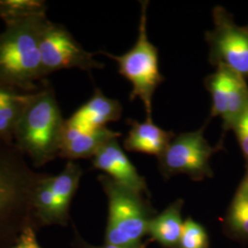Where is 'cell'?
Returning <instances> with one entry per match:
<instances>
[{
  "instance_id": "1",
  "label": "cell",
  "mask_w": 248,
  "mask_h": 248,
  "mask_svg": "<svg viewBox=\"0 0 248 248\" xmlns=\"http://www.w3.org/2000/svg\"><path fill=\"white\" fill-rule=\"evenodd\" d=\"M49 19L32 16L6 24L0 34V87L31 93L45 75L41 61V38Z\"/></svg>"
},
{
  "instance_id": "2",
  "label": "cell",
  "mask_w": 248,
  "mask_h": 248,
  "mask_svg": "<svg viewBox=\"0 0 248 248\" xmlns=\"http://www.w3.org/2000/svg\"><path fill=\"white\" fill-rule=\"evenodd\" d=\"M65 120L49 84L36 90L16 125L13 142L37 166L58 156Z\"/></svg>"
},
{
  "instance_id": "3",
  "label": "cell",
  "mask_w": 248,
  "mask_h": 248,
  "mask_svg": "<svg viewBox=\"0 0 248 248\" xmlns=\"http://www.w3.org/2000/svg\"><path fill=\"white\" fill-rule=\"evenodd\" d=\"M98 179L108 204L106 244L124 248L141 246L142 238L147 235L151 219L155 216L143 195L118 184L107 175Z\"/></svg>"
},
{
  "instance_id": "4",
  "label": "cell",
  "mask_w": 248,
  "mask_h": 248,
  "mask_svg": "<svg viewBox=\"0 0 248 248\" xmlns=\"http://www.w3.org/2000/svg\"><path fill=\"white\" fill-rule=\"evenodd\" d=\"M148 1H142L138 38L132 49L122 55L101 52L118 63L119 73L132 85L130 99L140 98L146 111L147 120L152 121V101L154 93L164 77L159 71L158 52L147 36Z\"/></svg>"
},
{
  "instance_id": "5",
  "label": "cell",
  "mask_w": 248,
  "mask_h": 248,
  "mask_svg": "<svg viewBox=\"0 0 248 248\" xmlns=\"http://www.w3.org/2000/svg\"><path fill=\"white\" fill-rule=\"evenodd\" d=\"M204 128L175 135L158 157L163 176L170 177L183 174L196 181L213 177L210 159L218 148L206 140Z\"/></svg>"
},
{
  "instance_id": "6",
  "label": "cell",
  "mask_w": 248,
  "mask_h": 248,
  "mask_svg": "<svg viewBox=\"0 0 248 248\" xmlns=\"http://www.w3.org/2000/svg\"><path fill=\"white\" fill-rule=\"evenodd\" d=\"M213 27L206 32L210 47L209 61L216 67H225L248 78V34L244 27L234 22L222 7L213 9Z\"/></svg>"
},
{
  "instance_id": "7",
  "label": "cell",
  "mask_w": 248,
  "mask_h": 248,
  "mask_svg": "<svg viewBox=\"0 0 248 248\" xmlns=\"http://www.w3.org/2000/svg\"><path fill=\"white\" fill-rule=\"evenodd\" d=\"M41 61L45 77L53 72L78 68L84 71L104 65L85 50L66 28L48 20L41 38Z\"/></svg>"
},
{
  "instance_id": "8",
  "label": "cell",
  "mask_w": 248,
  "mask_h": 248,
  "mask_svg": "<svg viewBox=\"0 0 248 248\" xmlns=\"http://www.w3.org/2000/svg\"><path fill=\"white\" fill-rule=\"evenodd\" d=\"M205 86L212 97L211 117L222 119L224 131L232 130L248 104L246 78L225 67H216V71L206 78Z\"/></svg>"
},
{
  "instance_id": "9",
  "label": "cell",
  "mask_w": 248,
  "mask_h": 248,
  "mask_svg": "<svg viewBox=\"0 0 248 248\" xmlns=\"http://www.w3.org/2000/svg\"><path fill=\"white\" fill-rule=\"evenodd\" d=\"M21 153L13 142L0 139V213L33 197L41 181L31 179L22 166Z\"/></svg>"
},
{
  "instance_id": "10",
  "label": "cell",
  "mask_w": 248,
  "mask_h": 248,
  "mask_svg": "<svg viewBox=\"0 0 248 248\" xmlns=\"http://www.w3.org/2000/svg\"><path fill=\"white\" fill-rule=\"evenodd\" d=\"M92 165L94 169L103 171L118 184L141 195L148 194L145 179L122 149L118 138L108 141L92 157Z\"/></svg>"
},
{
  "instance_id": "11",
  "label": "cell",
  "mask_w": 248,
  "mask_h": 248,
  "mask_svg": "<svg viewBox=\"0 0 248 248\" xmlns=\"http://www.w3.org/2000/svg\"><path fill=\"white\" fill-rule=\"evenodd\" d=\"M122 112L123 107L117 99L108 98L101 90L96 89L92 97L65 120V124L79 131L93 132L117 122Z\"/></svg>"
},
{
  "instance_id": "12",
  "label": "cell",
  "mask_w": 248,
  "mask_h": 248,
  "mask_svg": "<svg viewBox=\"0 0 248 248\" xmlns=\"http://www.w3.org/2000/svg\"><path fill=\"white\" fill-rule=\"evenodd\" d=\"M121 135L108 127L93 132H83L65 124L58 156L69 161L92 158L105 143Z\"/></svg>"
},
{
  "instance_id": "13",
  "label": "cell",
  "mask_w": 248,
  "mask_h": 248,
  "mask_svg": "<svg viewBox=\"0 0 248 248\" xmlns=\"http://www.w3.org/2000/svg\"><path fill=\"white\" fill-rule=\"evenodd\" d=\"M128 124H130L131 129L124 139V146L130 152L159 157L175 137L172 132L160 128L153 124L152 121L146 120L145 123H139L134 120H129Z\"/></svg>"
},
{
  "instance_id": "14",
  "label": "cell",
  "mask_w": 248,
  "mask_h": 248,
  "mask_svg": "<svg viewBox=\"0 0 248 248\" xmlns=\"http://www.w3.org/2000/svg\"><path fill=\"white\" fill-rule=\"evenodd\" d=\"M183 204L182 200H177L151 219L147 235L163 248H178L185 222L181 214Z\"/></svg>"
},
{
  "instance_id": "15",
  "label": "cell",
  "mask_w": 248,
  "mask_h": 248,
  "mask_svg": "<svg viewBox=\"0 0 248 248\" xmlns=\"http://www.w3.org/2000/svg\"><path fill=\"white\" fill-rule=\"evenodd\" d=\"M32 93L0 87V139L13 142L16 125Z\"/></svg>"
},
{
  "instance_id": "16",
  "label": "cell",
  "mask_w": 248,
  "mask_h": 248,
  "mask_svg": "<svg viewBox=\"0 0 248 248\" xmlns=\"http://www.w3.org/2000/svg\"><path fill=\"white\" fill-rule=\"evenodd\" d=\"M82 170L78 165L68 161L64 169L55 177H48V183L56 199L62 217L67 213L69 204L79 184Z\"/></svg>"
},
{
  "instance_id": "17",
  "label": "cell",
  "mask_w": 248,
  "mask_h": 248,
  "mask_svg": "<svg viewBox=\"0 0 248 248\" xmlns=\"http://www.w3.org/2000/svg\"><path fill=\"white\" fill-rule=\"evenodd\" d=\"M227 223L232 232L248 238V172L231 203Z\"/></svg>"
},
{
  "instance_id": "18",
  "label": "cell",
  "mask_w": 248,
  "mask_h": 248,
  "mask_svg": "<svg viewBox=\"0 0 248 248\" xmlns=\"http://www.w3.org/2000/svg\"><path fill=\"white\" fill-rule=\"evenodd\" d=\"M45 14L46 2L43 0H0V18L5 24Z\"/></svg>"
},
{
  "instance_id": "19",
  "label": "cell",
  "mask_w": 248,
  "mask_h": 248,
  "mask_svg": "<svg viewBox=\"0 0 248 248\" xmlns=\"http://www.w3.org/2000/svg\"><path fill=\"white\" fill-rule=\"evenodd\" d=\"M33 204L39 212L45 216L62 218L56 199L49 186L47 178H43L36 186L33 195Z\"/></svg>"
},
{
  "instance_id": "20",
  "label": "cell",
  "mask_w": 248,
  "mask_h": 248,
  "mask_svg": "<svg viewBox=\"0 0 248 248\" xmlns=\"http://www.w3.org/2000/svg\"><path fill=\"white\" fill-rule=\"evenodd\" d=\"M209 236L203 226L191 218L184 222L178 248H209Z\"/></svg>"
},
{
  "instance_id": "21",
  "label": "cell",
  "mask_w": 248,
  "mask_h": 248,
  "mask_svg": "<svg viewBox=\"0 0 248 248\" xmlns=\"http://www.w3.org/2000/svg\"><path fill=\"white\" fill-rule=\"evenodd\" d=\"M232 130L236 134V138L247 160L248 168V104L233 125Z\"/></svg>"
},
{
  "instance_id": "22",
  "label": "cell",
  "mask_w": 248,
  "mask_h": 248,
  "mask_svg": "<svg viewBox=\"0 0 248 248\" xmlns=\"http://www.w3.org/2000/svg\"><path fill=\"white\" fill-rule=\"evenodd\" d=\"M20 244L24 247V248H40V246L38 245L36 240L35 234L31 228H28L24 231L21 236Z\"/></svg>"
},
{
  "instance_id": "23",
  "label": "cell",
  "mask_w": 248,
  "mask_h": 248,
  "mask_svg": "<svg viewBox=\"0 0 248 248\" xmlns=\"http://www.w3.org/2000/svg\"><path fill=\"white\" fill-rule=\"evenodd\" d=\"M24 248V247H23V246H22V245H21V244H20V243H19V244H18V246H17V247H16V248Z\"/></svg>"
},
{
  "instance_id": "24",
  "label": "cell",
  "mask_w": 248,
  "mask_h": 248,
  "mask_svg": "<svg viewBox=\"0 0 248 248\" xmlns=\"http://www.w3.org/2000/svg\"><path fill=\"white\" fill-rule=\"evenodd\" d=\"M245 28V30H246V31H247V33L248 34V26L244 27Z\"/></svg>"
}]
</instances>
